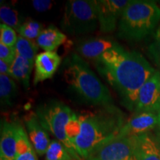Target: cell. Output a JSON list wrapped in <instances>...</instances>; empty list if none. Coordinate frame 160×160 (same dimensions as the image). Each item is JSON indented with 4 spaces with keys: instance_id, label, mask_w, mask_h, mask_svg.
I'll use <instances>...</instances> for the list:
<instances>
[{
    "instance_id": "cell-1",
    "label": "cell",
    "mask_w": 160,
    "mask_h": 160,
    "mask_svg": "<svg viewBox=\"0 0 160 160\" xmlns=\"http://www.w3.org/2000/svg\"><path fill=\"white\" fill-rule=\"evenodd\" d=\"M95 65L128 108H134L139 90L156 72L141 53L126 51L120 45L96 59Z\"/></svg>"
},
{
    "instance_id": "cell-2",
    "label": "cell",
    "mask_w": 160,
    "mask_h": 160,
    "mask_svg": "<svg viewBox=\"0 0 160 160\" xmlns=\"http://www.w3.org/2000/svg\"><path fill=\"white\" fill-rule=\"evenodd\" d=\"M81 130L74 142L77 153L86 159L92 151L117 138L125 125V115L114 105L102 106L78 116Z\"/></svg>"
},
{
    "instance_id": "cell-3",
    "label": "cell",
    "mask_w": 160,
    "mask_h": 160,
    "mask_svg": "<svg viewBox=\"0 0 160 160\" xmlns=\"http://www.w3.org/2000/svg\"><path fill=\"white\" fill-rule=\"evenodd\" d=\"M63 77L80 97L93 105H113L108 88L103 85L82 57L73 53L65 59Z\"/></svg>"
},
{
    "instance_id": "cell-4",
    "label": "cell",
    "mask_w": 160,
    "mask_h": 160,
    "mask_svg": "<svg viewBox=\"0 0 160 160\" xmlns=\"http://www.w3.org/2000/svg\"><path fill=\"white\" fill-rule=\"evenodd\" d=\"M160 21V8L152 1L132 0L119 22L118 35L139 41L153 32Z\"/></svg>"
},
{
    "instance_id": "cell-5",
    "label": "cell",
    "mask_w": 160,
    "mask_h": 160,
    "mask_svg": "<svg viewBox=\"0 0 160 160\" xmlns=\"http://www.w3.org/2000/svg\"><path fill=\"white\" fill-rule=\"evenodd\" d=\"M35 113L44 128L65 146L74 160H82L74 146L68 139L65 133L66 126L74 112L62 102L51 100L39 105Z\"/></svg>"
},
{
    "instance_id": "cell-6",
    "label": "cell",
    "mask_w": 160,
    "mask_h": 160,
    "mask_svg": "<svg viewBox=\"0 0 160 160\" xmlns=\"http://www.w3.org/2000/svg\"><path fill=\"white\" fill-rule=\"evenodd\" d=\"M98 22L96 0L67 2L62 19V28L69 34L79 36L93 31Z\"/></svg>"
},
{
    "instance_id": "cell-7",
    "label": "cell",
    "mask_w": 160,
    "mask_h": 160,
    "mask_svg": "<svg viewBox=\"0 0 160 160\" xmlns=\"http://www.w3.org/2000/svg\"><path fill=\"white\" fill-rule=\"evenodd\" d=\"M85 160H136L133 138H115L92 151Z\"/></svg>"
},
{
    "instance_id": "cell-8",
    "label": "cell",
    "mask_w": 160,
    "mask_h": 160,
    "mask_svg": "<svg viewBox=\"0 0 160 160\" xmlns=\"http://www.w3.org/2000/svg\"><path fill=\"white\" fill-rule=\"evenodd\" d=\"M134 109L136 113L160 111V72H156L139 90Z\"/></svg>"
},
{
    "instance_id": "cell-9",
    "label": "cell",
    "mask_w": 160,
    "mask_h": 160,
    "mask_svg": "<svg viewBox=\"0 0 160 160\" xmlns=\"http://www.w3.org/2000/svg\"><path fill=\"white\" fill-rule=\"evenodd\" d=\"M130 0H96L100 31L110 33L116 28L118 19L131 3Z\"/></svg>"
},
{
    "instance_id": "cell-10",
    "label": "cell",
    "mask_w": 160,
    "mask_h": 160,
    "mask_svg": "<svg viewBox=\"0 0 160 160\" xmlns=\"http://www.w3.org/2000/svg\"><path fill=\"white\" fill-rule=\"evenodd\" d=\"M158 124L157 113L152 112L138 113L128 119L120 130L117 138L131 137L145 134Z\"/></svg>"
},
{
    "instance_id": "cell-11",
    "label": "cell",
    "mask_w": 160,
    "mask_h": 160,
    "mask_svg": "<svg viewBox=\"0 0 160 160\" xmlns=\"http://www.w3.org/2000/svg\"><path fill=\"white\" fill-rule=\"evenodd\" d=\"M119 45V44L111 37H92L79 42L77 46V52L81 57L96 60L106 51Z\"/></svg>"
},
{
    "instance_id": "cell-12",
    "label": "cell",
    "mask_w": 160,
    "mask_h": 160,
    "mask_svg": "<svg viewBox=\"0 0 160 160\" xmlns=\"http://www.w3.org/2000/svg\"><path fill=\"white\" fill-rule=\"evenodd\" d=\"M27 133L37 154H45L51 143L48 131L40 123L37 116L34 113L27 115L25 119Z\"/></svg>"
},
{
    "instance_id": "cell-13",
    "label": "cell",
    "mask_w": 160,
    "mask_h": 160,
    "mask_svg": "<svg viewBox=\"0 0 160 160\" xmlns=\"http://www.w3.org/2000/svg\"><path fill=\"white\" fill-rule=\"evenodd\" d=\"M61 63V57L55 51H45L36 57L33 84L51 79Z\"/></svg>"
},
{
    "instance_id": "cell-14",
    "label": "cell",
    "mask_w": 160,
    "mask_h": 160,
    "mask_svg": "<svg viewBox=\"0 0 160 160\" xmlns=\"http://www.w3.org/2000/svg\"><path fill=\"white\" fill-rule=\"evenodd\" d=\"M17 143V123L4 122L1 129L0 160H15Z\"/></svg>"
},
{
    "instance_id": "cell-15",
    "label": "cell",
    "mask_w": 160,
    "mask_h": 160,
    "mask_svg": "<svg viewBox=\"0 0 160 160\" xmlns=\"http://www.w3.org/2000/svg\"><path fill=\"white\" fill-rule=\"evenodd\" d=\"M133 138L136 160H160V149L149 136L145 133Z\"/></svg>"
},
{
    "instance_id": "cell-16",
    "label": "cell",
    "mask_w": 160,
    "mask_h": 160,
    "mask_svg": "<svg viewBox=\"0 0 160 160\" xmlns=\"http://www.w3.org/2000/svg\"><path fill=\"white\" fill-rule=\"evenodd\" d=\"M67 37L62 31L51 25L43 29L37 39V43L41 48L45 51H53L65 42Z\"/></svg>"
},
{
    "instance_id": "cell-17",
    "label": "cell",
    "mask_w": 160,
    "mask_h": 160,
    "mask_svg": "<svg viewBox=\"0 0 160 160\" xmlns=\"http://www.w3.org/2000/svg\"><path fill=\"white\" fill-rule=\"evenodd\" d=\"M33 65L22 56L17 54L14 60L11 65L9 77L15 79L22 84L26 90L30 86V77Z\"/></svg>"
},
{
    "instance_id": "cell-18",
    "label": "cell",
    "mask_w": 160,
    "mask_h": 160,
    "mask_svg": "<svg viewBox=\"0 0 160 160\" xmlns=\"http://www.w3.org/2000/svg\"><path fill=\"white\" fill-rule=\"evenodd\" d=\"M17 153L15 160H38L28 133L22 125L17 124Z\"/></svg>"
},
{
    "instance_id": "cell-19",
    "label": "cell",
    "mask_w": 160,
    "mask_h": 160,
    "mask_svg": "<svg viewBox=\"0 0 160 160\" xmlns=\"http://www.w3.org/2000/svg\"><path fill=\"white\" fill-rule=\"evenodd\" d=\"M17 87L13 79L8 75L0 74V99L4 107L13 105L17 95Z\"/></svg>"
},
{
    "instance_id": "cell-20",
    "label": "cell",
    "mask_w": 160,
    "mask_h": 160,
    "mask_svg": "<svg viewBox=\"0 0 160 160\" xmlns=\"http://www.w3.org/2000/svg\"><path fill=\"white\" fill-rule=\"evenodd\" d=\"M38 45L37 42L33 40L26 39L22 37H18L17 43L15 45V49L17 54L22 56L30 62L33 65L37 54Z\"/></svg>"
},
{
    "instance_id": "cell-21",
    "label": "cell",
    "mask_w": 160,
    "mask_h": 160,
    "mask_svg": "<svg viewBox=\"0 0 160 160\" xmlns=\"http://www.w3.org/2000/svg\"><path fill=\"white\" fill-rule=\"evenodd\" d=\"M45 160H74L59 140L53 139L45 153Z\"/></svg>"
},
{
    "instance_id": "cell-22",
    "label": "cell",
    "mask_w": 160,
    "mask_h": 160,
    "mask_svg": "<svg viewBox=\"0 0 160 160\" xmlns=\"http://www.w3.org/2000/svg\"><path fill=\"white\" fill-rule=\"evenodd\" d=\"M0 19L2 23L9 26L16 31H17L22 24L17 11L3 4H2L0 8Z\"/></svg>"
},
{
    "instance_id": "cell-23",
    "label": "cell",
    "mask_w": 160,
    "mask_h": 160,
    "mask_svg": "<svg viewBox=\"0 0 160 160\" xmlns=\"http://www.w3.org/2000/svg\"><path fill=\"white\" fill-rule=\"evenodd\" d=\"M42 31V25L41 24L34 20H31L22 24L17 32L19 33L20 37L33 40L37 39Z\"/></svg>"
},
{
    "instance_id": "cell-24",
    "label": "cell",
    "mask_w": 160,
    "mask_h": 160,
    "mask_svg": "<svg viewBox=\"0 0 160 160\" xmlns=\"http://www.w3.org/2000/svg\"><path fill=\"white\" fill-rule=\"evenodd\" d=\"M18 37L15 30L9 26L1 23L0 25V44L8 47H15Z\"/></svg>"
},
{
    "instance_id": "cell-25",
    "label": "cell",
    "mask_w": 160,
    "mask_h": 160,
    "mask_svg": "<svg viewBox=\"0 0 160 160\" xmlns=\"http://www.w3.org/2000/svg\"><path fill=\"white\" fill-rule=\"evenodd\" d=\"M80 130H81V124H80L79 117L74 113L73 115L72 116L71 119H70L68 123L65 128V133L68 139L73 146H74L76 139H77L78 136L79 135Z\"/></svg>"
},
{
    "instance_id": "cell-26",
    "label": "cell",
    "mask_w": 160,
    "mask_h": 160,
    "mask_svg": "<svg viewBox=\"0 0 160 160\" xmlns=\"http://www.w3.org/2000/svg\"><path fill=\"white\" fill-rule=\"evenodd\" d=\"M17 56L15 47H8L3 44H0V60L11 64Z\"/></svg>"
},
{
    "instance_id": "cell-27",
    "label": "cell",
    "mask_w": 160,
    "mask_h": 160,
    "mask_svg": "<svg viewBox=\"0 0 160 160\" xmlns=\"http://www.w3.org/2000/svg\"><path fill=\"white\" fill-rule=\"evenodd\" d=\"M149 51L157 63L160 65V26L156 31L154 41L151 44Z\"/></svg>"
},
{
    "instance_id": "cell-28",
    "label": "cell",
    "mask_w": 160,
    "mask_h": 160,
    "mask_svg": "<svg viewBox=\"0 0 160 160\" xmlns=\"http://www.w3.org/2000/svg\"><path fill=\"white\" fill-rule=\"evenodd\" d=\"M32 5L37 11L45 12L51 8L52 2L49 0H33Z\"/></svg>"
},
{
    "instance_id": "cell-29",
    "label": "cell",
    "mask_w": 160,
    "mask_h": 160,
    "mask_svg": "<svg viewBox=\"0 0 160 160\" xmlns=\"http://www.w3.org/2000/svg\"><path fill=\"white\" fill-rule=\"evenodd\" d=\"M10 70H11V64L0 60V74L9 76Z\"/></svg>"
},
{
    "instance_id": "cell-30",
    "label": "cell",
    "mask_w": 160,
    "mask_h": 160,
    "mask_svg": "<svg viewBox=\"0 0 160 160\" xmlns=\"http://www.w3.org/2000/svg\"><path fill=\"white\" fill-rule=\"evenodd\" d=\"M158 125L160 126V111L158 113Z\"/></svg>"
}]
</instances>
